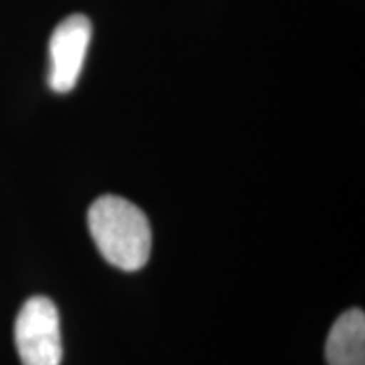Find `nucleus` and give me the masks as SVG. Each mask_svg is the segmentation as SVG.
Returning <instances> with one entry per match:
<instances>
[{
    "label": "nucleus",
    "mask_w": 365,
    "mask_h": 365,
    "mask_svg": "<svg viewBox=\"0 0 365 365\" xmlns=\"http://www.w3.org/2000/svg\"><path fill=\"white\" fill-rule=\"evenodd\" d=\"M88 228L98 252L112 266L134 272L145 266L153 235L148 217L120 196L105 195L88 210Z\"/></svg>",
    "instance_id": "obj_1"
},
{
    "label": "nucleus",
    "mask_w": 365,
    "mask_h": 365,
    "mask_svg": "<svg viewBox=\"0 0 365 365\" xmlns=\"http://www.w3.org/2000/svg\"><path fill=\"white\" fill-rule=\"evenodd\" d=\"M14 336L22 365H61L59 313L49 298L34 296L26 301L17 314Z\"/></svg>",
    "instance_id": "obj_2"
},
{
    "label": "nucleus",
    "mask_w": 365,
    "mask_h": 365,
    "mask_svg": "<svg viewBox=\"0 0 365 365\" xmlns=\"http://www.w3.org/2000/svg\"><path fill=\"white\" fill-rule=\"evenodd\" d=\"M91 41V22L73 14L59 22L49 39L48 85L56 93H68L78 83Z\"/></svg>",
    "instance_id": "obj_3"
},
{
    "label": "nucleus",
    "mask_w": 365,
    "mask_h": 365,
    "mask_svg": "<svg viewBox=\"0 0 365 365\" xmlns=\"http://www.w3.org/2000/svg\"><path fill=\"white\" fill-rule=\"evenodd\" d=\"M328 365H365V314L350 309L340 314L327 339Z\"/></svg>",
    "instance_id": "obj_4"
}]
</instances>
